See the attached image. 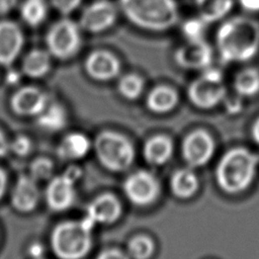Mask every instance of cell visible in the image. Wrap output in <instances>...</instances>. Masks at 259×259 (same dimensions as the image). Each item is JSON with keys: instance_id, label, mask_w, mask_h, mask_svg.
<instances>
[{"instance_id": "9a60e30c", "label": "cell", "mask_w": 259, "mask_h": 259, "mask_svg": "<svg viewBox=\"0 0 259 259\" xmlns=\"http://www.w3.org/2000/svg\"><path fill=\"white\" fill-rule=\"evenodd\" d=\"M84 67L88 76L96 81L112 80L120 72L119 60L106 50L91 52L85 59Z\"/></svg>"}, {"instance_id": "30bf717a", "label": "cell", "mask_w": 259, "mask_h": 259, "mask_svg": "<svg viewBox=\"0 0 259 259\" xmlns=\"http://www.w3.org/2000/svg\"><path fill=\"white\" fill-rule=\"evenodd\" d=\"M213 51L204 40H187L174 53L175 63L187 70H204L211 66Z\"/></svg>"}, {"instance_id": "74e56055", "label": "cell", "mask_w": 259, "mask_h": 259, "mask_svg": "<svg viewBox=\"0 0 259 259\" xmlns=\"http://www.w3.org/2000/svg\"><path fill=\"white\" fill-rule=\"evenodd\" d=\"M7 184H8L7 174L2 168H0V199L5 194V191L7 189Z\"/></svg>"}, {"instance_id": "d590c367", "label": "cell", "mask_w": 259, "mask_h": 259, "mask_svg": "<svg viewBox=\"0 0 259 259\" xmlns=\"http://www.w3.org/2000/svg\"><path fill=\"white\" fill-rule=\"evenodd\" d=\"M239 3L248 12H259V0H239Z\"/></svg>"}, {"instance_id": "7a4b0ae2", "label": "cell", "mask_w": 259, "mask_h": 259, "mask_svg": "<svg viewBox=\"0 0 259 259\" xmlns=\"http://www.w3.org/2000/svg\"><path fill=\"white\" fill-rule=\"evenodd\" d=\"M123 15L136 26L150 31H166L179 20L175 0H119Z\"/></svg>"}, {"instance_id": "277c9868", "label": "cell", "mask_w": 259, "mask_h": 259, "mask_svg": "<svg viewBox=\"0 0 259 259\" xmlns=\"http://www.w3.org/2000/svg\"><path fill=\"white\" fill-rule=\"evenodd\" d=\"M91 226L85 221H69L56 226L51 235V246L60 259H81L90 250Z\"/></svg>"}, {"instance_id": "484cf974", "label": "cell", "mask_w": 259, "mask_h": 259, "mask_svg": "<svg viewBox=\"0 0 259 259\" xmlns=\"http://www.w3.org/2000/svg\"><path fill=\"white\" fill-rule=\"evenodd\" d=\"M198 181L195 174L188 169H181L174 173L171 178L173 193L181 198H187L197 190Z\"/></svg>"}, {"instance_id": "9c48e42d", "label": "cell", "mask_w": 259, "mask_h": 259, "mask_svg": "<svg viewBox=\"0 0 259 259\" xmlns=\"http://www.w3.org/2000/svg\"><path fill=\"white\" fill-rule=\"evenodd\" d=\"M79 170H71L63 175L53 177L45 191V198L48 206L55 211H62L69 208L76 196L74 181L78 177Z\"/></svg>"}, {"instance_id": "8d00e7d4", "label": "cell", "mask_w": 259, "mask_h": 259, "mask_svg": "<svg viewBox=\"0 0 259 259\" xmlns=\"http://www.w3.org/2000/svg\"><path fill=\"white\" fill-rule=\"evenodd\" d=\"M44 247L38 244V243H33L29 248H28V253L31 256L32 259H41L44 255Z\"/></svg>"}, {"instance_id": "ffe728a7", "label": "cell", "mask_w": 259, "mask_h": 259, "mask_svg": "<svg viewBox=\"0 0 259 259\" xmlns=\"http://www.w3.org/2000/svg\"><path fill=\"white\" fill-rule=\"evenodd\" d=\"M178 102L177 92L169 86H157L151 90L147 97V106L156 113L168 112Z\"/></svg>"}, {"instance_id": "4dcf8cb0", "label": "cell", "mask_w": 259, "mask_h": 259, "mask_svg": "<svg viewBox=\"0 0 259 259\" xmlns=\"http://www.w3.org/2000/svg\"><path fill=\"white\" fill-rule=\"evenodd\" d=\"M32 150L31 140L24 135H18L10 140V153L17 157H26Z\"/></svg>"}, {"instance_id": "f35d334b", "label": "cell", "mask_w": 259, "mask_h": 259, "mask_svg": "<svg viewBox=\"0 0 259 259\" xmlns=\"http://www.w3.org/2000/svg\"><path fill=\"white\" fill-rule=\"evenodd\" d=\"M227 107L231 112H238L241 108V101L239 99H231V101L227 102Z\"/></svg>"}, {"instance_id": "ab89813d", "label": "cell", "mask_w": 259, "mask_h": 259, "mask_svg": "<svg viewBox=\"0 0 259 259\" xmlns=\"http://www.w3.org/2000/svg\"><path fill=\"white\" fill-rule=\"evenodd\" d=\"M252 137H253V140L259 145V118L253 124Z\"/></svg>"}, {"instance_id": "e0dca14e", "label": "cell", "mask_w": 259, "mask_h": 259, "mask_svg": "<svg viewBox=\"0 0 259 259\" xmlns=\"http://www.w3.org/2000/svg\"><path fill=\"white\" fill-rule=\"evenodd\" d=\"M121 212L118 200L111 194H102L96 197L87 207L85 221L93 227L95 224H111Z\"/></svg>"}, {"instance_id": "8fae6325", "label": "cell", "mask_w": 259, "mask_h": 259, "mask_svg": "<svg viewBox=\"0 0 259 259\" xmlns=\"http://www.w3.org/2000/svg\"><path fill=\"white\" fill-rule=\"evenodd\" d=\"M48 103L47 94L36 86L18 88L9 100L12 112L23 117H36L46 108Z\"/></svg>"}, {"instance_id": "d4e9b609", "label": "cell", "mask_w": 259, "mask_h": 259, "mask_svg": "<svg viewBox=\"0 0 259 259\" xmlns=\"http://www.w3.org/2000/svg\"><path fill=\"white\" fill-rule=\"evenodd\" d=\"M234 88L239 96L251 97L259 93V70L246 68L235 77Z\"/></svg>"}, {"instance_id": "f546056e", "label": "cell", "mask_w": 259, "mask_h": 259, "mask_svg": "<svg viewBox=\"0 0 259 259\" xmlns=\"http://www.w3.org/2000/svg\"><path fill=\"white\" fill-rule=\"evenodd\" d=\"M53 163L47 158H36L29 165V174L34 180L42 181L52 178Z\"/></svg>"}, {"instance_id": "5b68a950", "label": "cell", "mask_w": 259, "mask_h": 259, "mask_svg": "<svg viewBox=\"0 0 259 259\" xmlns=\"http://www.w3.org/2000/svg\"><path fill=\"white\" fill-rule=\"evenodd\" d=\"M81 27L72 19L62 18L50 26L46 33V46L53 58L67 61L75 57L82 46Z\"/></svg>"}, {"instance_id": "1f68e13d", "label": "cell", "mask_w": 259, "mask_h": 259, "mask_svg": "<svg viewBox=\"0 0 259 259\" xmlns=\"http://www.w3.org/2000/svg\"><path fill=\"white\" fill-rule=\"evenodd\" d=\"M50 2L58 12L66 16L74 12L79 7L82 0H50Z\"/></svg>"}, {"instance_id": "4fadbf2b", "label": "cell", "mask_w": 259, "mask_h": 259, "mask_svg": "<svg viewBox=\"0 0 259 259\" xmlns=\"http://www.w3.org/2000/svg\"><path fill=\"white\" fill-rule=\"evenodd\" d=\"M123 189L132 202L138 205H146L153 202L158 196L159 184L151 173L138 171L127 177Z\"/></svg>"}, {"instance_id": "5bb4252c", "label": "cell", "mask_w": 259, "mask_h": 259, "mask_svg": "<svg viewBox=\"0 0 259 259\" xmlns=\"http://www.w3.org/2000/svg\"><path fill=\"white\" fill-rule=\"evenodd\" d=\"M40 192L37 181L29 174H21L11 190L10 201L12 207L21 213H28L35 209L39 202Z\"/></svg>"}, {"instance_id": "44dd1931", "label": "cell", "mask_w": 259, "mask_h": 259, "mask_svg": "<svg viewBox=\"0 0 259 259\" xmlns=\"http://www.w3.org/2000/svg\"><path fill=\"white\" fill-rule=\"evenodd\" d=\"M198 16L207 24L223 19L233 8L234 0H195Z\"/></svg>"}, {"instance_id": "52a82bcc", "label": "cell", "mask_w": 259, "mask_h": 259, "mask_svg": "<svg viewBox=\"0 0 259 259\" xmlns=\"http://www.w3.org/2000/svg\"><path fill=\"white\" fill-rule=\"evenodd\" d=\"M226 93L222 71L211 66L202 70L200 77L192 81L188 87L190 101L200 108L215 106L226 97Z\"/></svg>"}, {"instance_id": "603a6c76", "label": "cell", "mask_w": 259, "mask_h": 259, "mask_svg": "<svg viewBox=\"0 0 259 259\" xmlns=\"http://www.w3.org/2000/svg\"><path fill=\"white\" fill-rule=\"evenodd\" d=\"M37 124L45 131L57 132L67 122V113L59 103H48L46 108L35 117Z\"/></svg>"}, {"instance_id": "7402d4cb", "label": "cell", "mask_w": 259, "mask_h": 259, "mask_svg": "<svg viewBox=\"0 0 259 259\" xmlns=\"http://www.w3.org/2000/svg\"><path fill=\"white\" fill-rule=\"evenodd\" d=\"M173 146L167 137H153L145 145L144 154L147 161L153 165H161L167 162L172 154Z\"/></svg>"}, {"instance_id": "ac0fdd59", "label": "cell", "mask_w": 259, "mask_h": 259, "mask_svg": "<svg viewBox=\"0 0 259 259\" xmlns=\"http://www.w3.org/2000/svg\"><path fill=\"white\" fill-rule=\"evenodd\" d=\"M52 58L48 50L39 48L29 50L21 61L22 74L31 79L45 77L51 71Z\"/></svg>"}, {"instance_id": "d6986e66", "label": "cell", "mask_w": 259, "mask_h": 259, "mask_svg": "<svg viewBox=\"0 0 259 259\" xmlns=\"http://www.w3.org/2000/svg\"><path fill=\"white\" fill-rule=\"evenodd\" d=\"M90 149L88 138L80 133L66 136L58 147V156L63 160H76L83 158Z\"/></svg>"}, {"instance_id": "8992f818", "label": "cell", "mask_w": 259, "mask_h": 259, "mask_svg": "<svg viewBox=\"0 0 259 259\" xmlns=\"http://www.w3.org/2000/svg\"><path fill=\"white\" fill-rule=\"evenodd\" d=\"M94 147L98 160L109 170H125L133 162L132 144L126 138L114 132H103L98 135Z\"/></svg>"}, {"instance_id": "4316f807", "label": "cell", "mask_w": 259, "mask_h": 259, "mask_svg": "<svg viewBox=\"0 0 259 259\" xmlns=\"http://www.w3.org/2000/svg\"><path fill=\"white\" fill-rule=\"evenodd\" d=\"M144 89V80L138 74L130 73L122 76L118 81V91L126 99L138 98Z\"/></svg>"}, {"instance_id": "cb8c5ba5", "label": "cell", "mask_w": 259, "mask_h": 259, "mask_svg": "<svg viewBox=\"0 0 259 259\" xmlns=\"http://www.w3.org/2000/svg\"><path fill=\"white\" fill-rule=\"evenodd\" d=\"M19 11L25 24L30 27H37L48 16V3L46 0H24Z\"/></svg>"}, {"instance_id": "f1b7e54d", "label": "cell", "mask_w": 259, "mask_h": 259, "mask_svg": "<svg viewBox=\"0 0 259 259\" xmlns=\"http://www.w3.org/2000/svg\"><path fill=\"white\" fill-rule=\"evenodd\" d=\"M206 22L198 17L186 19L181 25V31L187 40H201L206 30Z\"/></svg>"}, {"instance_id": "d6a6232c", "label": "cell", "mask_w": 259, "mask_h": 259, "mask_svg": "<svg viewBox=\"0 0 259 259\" xmlns=\"http://www.w3.org/2000/svg\"><path fill=\"white\" fill-rule=\"evenodd\" d=\"M18 0H0V16L11 12L17 5Z\"/></svg>"}, {"instance_id": "83f0119b", "label": "cell", "mask_w": 259, "mask_h": 259, "mask_svg": "<svg viewBox=\"0 0 259 259\" xmlns=\"http://www.w3.org/2000/svg\"><path fill=\"white\" fill-rule=\"evenodd\" d=\"M127 249L132 258L148 259L154 251V244L150 238L145 236H138L130 242Z\"/></svg>"}, {"instance_id": "ba28073f", "label": "cell", "mask_w": 259, "mask_h": 259, "mask_svg": "<svg viewBox=\"0 0 259 259\" xmlns=\"http://www.w3.org/2000/svg\"><path fill=\"white\" fill-rule=\"evenodd\" d=\"M117 7L109 0H97L89 4L81 13L79 25L82 30L99 33L109 29L116 21Z\"/></svg>"}, {"instance_id": "7c38bea8", "label": "cell", "mask_w": 259, "mask_h": 259, "mask_svg": "<svg viewBox=\"0 0 259 259\" xmlns=\"http://www.w3.org/2000/svg\"><path fill=\"white\" fill-rule=\"evenodd\" d=\"M23 46L24 33L20 26L12 20H0V66H11L18 59Z\"/></svg>"}, {"instance_id": "836d02e7", "label": "cell", "mask_w": 259, "mask_h": 259, "mask_svg": "<svg viewBox=\"0 0 259 259\" xmlns=\"http://www.w3.org/2000/svg\"><path fill=\"white\" fill-rule=\"evenodd\" d=\"M97 259H128L126 255L118 250H107L102 252Z\"/></svg>"}, {"instance_id": "2e32d148", "label": "cell", "mask_w": 259, "mask_h": 259, "mask_svg": "<svg viewBox=\"0 0 259 259\" xmlns=\"http://www.w3.org/2000/svg\"><path fill=\"white\" fill-rule=\"evenodd\" d=\"M183 156L192 167H198L207 163L213 152V142L204 131L191 133L183 142Z\"/></svg>"}, {"instance_id": "6da1fadb", "label": "cell", "mask_w": 259, "mask_h": 259, "mask_svg": "<svg viewBox=\"0 0 259 259\" xmlns=\"http://www.w3.org/2000/svg\"><path fill=\"white\" fill-rule=\"evenodd\" d=\"M221 59L228 64L252 60L259 52V22L248 16L225 20L215 35Z\"/></svg>"}, {"instance_id": "3957f363", "label": "cell", "mask_w": 259, "mask_h": 259, "mask_svg": "<svg viewBox=\"0 0 259 259\" xmlns=\"http://www.w3.org/2000/svg\"><path fill=\"white\" fill-rule=\"evenodd\" d=\"M258 159L244 148L228 152L217 167V180L220 187L228 193L244 191L252 183Z\"/></svg>"}, {"instance_id": "e575fe53", "label": "cell", "mask_w": 259, "mask_h": 259, "mask_svg": "<svg viewBox=\"0 0 259 259\" xmlns=\"http://www.w3.org/2000/svg\"><path fill=\"white\" fill-rule=\"evenodd\" d=\"M10 153V140H8L5 134L0 130V158L7 156Z\"/></svg>"}]
</instances>
